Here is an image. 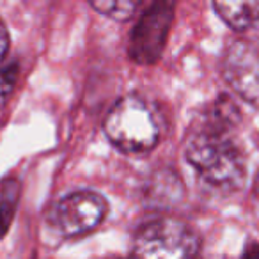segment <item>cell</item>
Returning a JSON list of instances; mask_svg holds the SVG:
<instances>
[{
  "label": "cell",
  "mask_w": 259,
  "mask_h": 259,
  "mask_svg": "<svg viewBox=\"0 0 259 259\" xmlns=\"http://www.w3.org/2000/svg\"><path fill=\"white\" fill-rule=\"evenodd\" d=\"M241 112L231 96H219L195 117L185 141V158L208 185L238 190L247 180V153L238 137Z\"/></svg>",
  "instance_id": "obj_1"
},
{
  "label": "cell",
  "mask_w": 259,
  "mask_h": 259,
  "mask_svg": "<svg viewBox=\"0 0 259 259\" xmlns=\"http://www.w3.org/2000/svg\"><path fill=\"white\" fill-rule=\"evenodd\" d=\"M103 132L114 148L128 155L151 151L160 139L155 115L137 96L115 101L103 121Z\"/></svg>",
  "instance_id": "obj_2"
},
{
  "label": "cell",
  "mask_w": 259,
  "mask_h": 259,
  "mask_svg": "<svg viewBox=\"0 0 259 259\" xmlns=\"http://www.w3.org/2000/svg\"><path fill=\"white\" fill-rule=\"evenodd\" d=\"M201 238L176 217H158L142 224L132 240V259H197Z\"/></svg>",
  "instance_id": "obj_3"
},
{
  "label": "cell",
  "mask_w": 259,
  "mask_h": 259,
  "mask_svg": "<svg viewBox=\"0 0 259 259\" xmlns=\"http://www.w3.org/2000/svg\"><path fill=\"white\" fill-rule=\"evenodd\" d=\"M174 23L172 2H153L135 23L128 41V57L141 66L158 62Z\"/></svg>",
  "instance_id": "obj_4"
},
{
  "label": "cell",
  "mask_w": 259,
  "mask_h": 259,
  "mask_svg": "<svg viewBox=\"0 0 259 259\" xmlns=\"http://www.w3.org/2000/svg\"><path fill=\"white\" fill-rule=\"evenodd\" d=\"M220 69L234 94L259 112V43L238 37L224 48Z\"/></svg>",
  "instance_id": "obj_5"
},
{
  "label": "cell",
  "mask_w": 259,
  "mask_h": 259,
  "mask_svg": "<svg viewBox=\"0 0 259 259\" xmlns=\"http://www.w3.org/2000/svg\"><path fill=\"white\" fill-rule=\"evenodd\" d=\"M107 199L94 190H76L62 197L52 213L57 231L66 238H76L94 231L107 217Z\"/></svg>",
  "instance_id": "obj_6"
},
{
  "label": "cell",
  "mask_w": 259,
  "mask_h": 259,
  "mask_svg": "<svg viewBox=\"0 0 259 259\" xmlns=\"http://www.w3.org/2000/svg\"><path fill=\"white\" fill-rule=\"evenodd\" d=\"M213 9L234 30H245L259 20V2H213Z\"/></svg>",
  "instance_id": "obj_7"
},
{
  "label": "cell",
  "mask_w": 259,
  "mask_h": 259,
  "mask_svg": "<svg viewBox=\"0 0 259 259\" xmlns=\"http://www.w3.org/2000/svg\"><path fill=\"white\" fill-rule=\"evenodd\" d=\"M139 6H141L139 2H130V0H94L91 2V8L115 22H128L135 15Z\"/></svg>",
  "instance_id": "obj_8"
},
{
  "label": "cell",
  "mask_w": 259,
  "mask_h": 259,
  "mask_svg": "<svg viewBox=\"0 0 259 259\" xmlns=\"http://www.w3.org/2000/svg\"><path fill=\"white\" fill-rule=\"evenodd\" d=\"M18 181L9 180L2 185V190H0V236H4L9 224H11L16 209V202H18Z\"/></svg>",
  "instance_id": "obj_9"
},
{
  "label": "cell",
  "mask_w": 259,
  "mask_h": 259,
  "mask_svg": "<svg viewBox=\"0 0 259 259\" xmlns=\"http://www.w3.org/2000/svg\"><path fill=\"white\" fill-rule=\"evenodd\" d=\"M16 78H18V68L16 64H8L0 68V105L9 98L15 89Z\"/></svg>",
  "instance_id": "obj_10"
},
{
  "label": "cell",
  "mask_w": 259,
  "mask_h": 259,
  "mask_svg": "<svg viewBox=\"0 0 259 259\" xmlns=\"http://www.w3.org/2000/svg\"><path fill=\"white\" fill-rule=\"evenodd\" d=\"M238 259H259V243L250 241L248 245H245L243 252H241Z\"/></svg>",
  "instance_id": "obj_11"
},
{
  "label": "cell",
  "mask_w": 259,
  "mask_h": 259,
  "mask_svg": "<svg viewBox=\"0 0 259 259\" xmlns=\"http://www.w3.org/2000/svg\"><path fill=\"white\" fill-rule=\"evenodd\" d=\"M9 48V36H8V30H6L4 23L0 22V62L4 59L6 52Z\"/></svg>",
  "instance_id": "obj_12"
}]
</instances>
